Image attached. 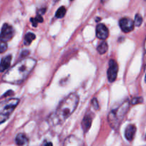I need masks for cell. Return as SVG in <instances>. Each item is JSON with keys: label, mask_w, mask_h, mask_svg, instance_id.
Masks as SVG:
<instances>
[{"label": "cell", "mask_w": 146, "mask_h": 146, "mask_svg": "<svg viewBox=\"0 0 146 146\" xmlns=\"http://www.w3.org/2000/svg\"><path fill=\"white\" fill-rule=\"evenodd\" d=\"M35 59L24 58L10 68L3 76V81L10 84H19L24 81L36 65Z\"/></svg>", "instance_id": "6da1fadb"}, {"label": "cell", "mask_w": 146, "mask_h": 146, "mask_svg": "<svg viewBox=\"0 0 146 146\" xmlns=\"http://www.w3.org/2000/svg\"><path fill=\"white\" fill-rule=\"evenodd\" d=\"M79 103V97L76 94H71L60 104L55 113L51 117L54 125L62 123L75 111Z\"/></svg>", "instance_id": "7a4b0ae2"}, {"label": "cell", "mask_w": 146, "mask_h": 146, "mask_svg": "<svg viewBox=\"0 0 146 146\" xmlns=\"http://www.w3.org/2000/svg\"><path fill=\"white\" fill-rule=\"evenodd\" d=\"M130 103L128 101H124L117 108L113 109L107 116L108 122L110 126L113 128H117L123 121L126 113L129 109Z\"/></svg>", "instance_id": "3957f363"}, {"label": "cell", "mask_w": 146, "mask_h": 146, "mask_svg": "<svg viewBox=\"0 0 146 146\" xmlns=\"http://www.w3.org/2000/svg\"><path fill=\"white\" fill-rule=\"evenodd\" d=\"M19 102V101L17 98H10L0 103V124L8 119Z\"/></svg>", "instance_id": "277c9868"}, {"label": "cell", "mask_w": 146, "mask_h": 146, "mask_svg": "<svg viewBox=\"0 0 146 146\" xmlns=\"http://www.w3.org/2000/svg\"><path fill=\"white\" fill-rule=\"evenodd\" d=\"M14 34V30L11 26L8 24H4L3 25L0 34V41L1 42H7L9 41Z\"/></svg>", "instance_id": "5b68a950"}, {"label": "cell", "mask_w": 146, "mask_h": 146, "mask_svg": "<svg viewBox=\"0 0 146 146\" xmlns=\"http://www.w3.org/2000/svg\"><path fill=\"white\" fill-rule=\"evenodd\" d=\"M118 66L115 61L111 59L109 62V68L107 70V78L110 82H113L117 78Z\"/></svg>", "instance_id": "8992f818"}, {"label": "cell", "mask_w": 146, "mask_h": 146, "mask_svg": "<svg viewBox=\"0 0 146 146\" xmlns=\"http://www.w3.org/2000/svg\"><path fill=\"white\" fill-rule=\"evenodd\" d=\"M119 24L122 31L125 33H129L132 31L134 29V21L130 18L125 17L122 18L119 21Z\"/></svg>", "instance_id": "52a82bcc"}, {"label": "cell", "mask_w": 146, "mask_h": 146, "mask_svg": "<svg viewBox=\"0 0 146 146\" xmlns=\"http://www.w3.org/2000/svg\"><path fill=\"white\" fill-rule=\"evenodd\" d=\"M96 36L100 39L104 40L108 37L109 31L105 25L102 24H100L97 26L96 28Z\"/></svg>", "instance_id": "ba28073f"}, {"label": "cell", "mask_w": 146, "mask_h": 146, "mask_svg": "<svg viewBox=\"0 0 146 146\" xmlns=\"http://www.w3.org/2000/svg\"><path fill=\"white\" fill-rule=\"evenodd\" d=\"M136 133V127L134 125H128L125 131V137L129 141H133Z\"/></svg>", "instance_id": "9c48e42d"}, {"label": "cell", "mask_w": 146, "mask_h": 146, "mask_svg": "<svg viewBox=\"0 0 146 146\" xmlns=\"http://www.w3.org/2000/svg\"><path fill=\"white\" fill-rule=\"evenodd\" d=\"M92 122V113H87L85 116L83 118L82 122V127L84 133L87 132L91 126Z\"/></svg>", "instance_id": "30bf717a"}, {"label": "cell", "mask_w": 146, "mask_h": 146, "mask_svg": "<svg viewBox=\"0 0 146 146\" xmlns=\"http://www.w3.org/2000/svg\"><path fill=\"white\" fill-rule=\"evenodd\" d=\"M11 61V56L8 55L1 59L0 63V72H4L8 69L10 66Z\"/></svg>", "instance_id": "8fae6325"}, {"label": "cell", "mask_w": 146, "mask_h": 146, "mask_svg": "<svg viewBox=\"0 0 146 146\" xmlns=\"http://www.w3.org/2000/svg\"><path fill=\"white\" fill-rule=\"evenodd\" d=\"M15 143L18 146H24L28 143V139L24 134L19 133L16 136Z\"/></svg>", "instance_id": "7c38bea8"}, {"label": "cell", "mask_w": 146, "mask_h": 146, "mask_svg": "<svg viewBox=\"0 0 146 146\" xmlns=\"http://www.w3.org/2000/svg\"><path fill=\"white\" fill-rule=\"evenodd\" d=\"M36 36L35 34H33V33H27V34L24 36V43L26 46H29L31 44V43L35 39Z\"/></svg>", "instance_id": "4fadbf2b"}, {"label": "cell", "mask_w": 146, "mask_h": 146, "mask_svg": "<svg viewBox=\"0 0 146 146\" xmlns=\"http://www.w3.org/2000/svg\"><path fill=\"white\" fill-rule=\"evenodd\" d=\"M107 49H108V46L107 44L106 43V41H103L99 44V46H97V51L100 53V54H104L107 52Z\"/></svg>", "instance_id": "5bb4252c"}, {"label": "cell", "mask_w": 146, "mask_h": 146, "mask_svg": "<svg viewBox=\"0 0 146 146\" xmlns=\"http://www.w3.org/2000/svg\"><path fill=\"white\" fill-rule=\"evenodd\" d=\"M66 14V9L64 7H61L57 9V12L55 14V17L57 19H61L64 17Z\"/></svg>", "instance_id": "9a60e30c"}, {"label": "cell", "mask_w": 146, "mask_h": 146, "mask_svg": "<svg viewBox=\"0 0 146 146\" xmlns=\"http://www.w3.org/2000/svg\"><path fill=\"white\" fill-rule=\"evenodd\" d=\"M142 23H143V17H141L140 14H137L135 15V17L134 24L136 27H140Z\"/></svg>", "instance_id": "2e32d148"}, {"label": "cell", "mask_w": 146, "mask_h": 146, "mask_svg": "<svg viewBox=\"0 0 146 146\" xmlns=\"http://www.w3.org/2000/svg\"><path fill=\"white\" fill-rule=\"evenodd\" d=\"M7 49V44L6 42L0 43V54L4 53Z\"/></svg>", "instance_id": "e0dca14e"}, {"label": "cell", "mask_w": 146, "mask_h": 146, "mask_svg": "<svg viewBox=\"0 0 146 146\" xmlns=\"http://www.w3.org/2000/svg\"><path fill=\"white\" fill-rule=\"evenodd\" d=\"M143 98H141V97L135 98L132 100L131 104H133V105H135V104H141V103H143Z\"/></svg>", "instance_id": "ac0fdd59"}, {"label": "cell", "mask_w": 146, "mask_h": 146, "mask_svg": "<svg viewBox=\"0 0 146 146\" xmlns=\"http://www.w3.org/2000/svg\"><path fill=\"white\" fill-rule=\"evenodd\" d=\"M92 104L93 107L95 110H99V104L98 101L96 98H93L92 101Z\"/></svg>", "instance_id": "d6986e66"}, {"label": "cell", "mask_w": 146, "mask_h": 146, "mask_svg": "<svg viewBox=\"0 0 146 146\" xmlns=\"http://www.w3.org/2000/svg\"><path fill=\"white\" fill-rule=\"evenodd\" d=\"M30 21H31V24H32V25L34 26V27H37V24H38V22L37 21V20H36L35 18H31V19H30Z\"/></svg>", "instance_id": "ffe728a7"}, {"label": "cell", "mask_w": 146, "mask_h": 146, "mask_svg": "<svg viewBox=\"0 0 146 146\" xmlns=\"http://www.w3.org/2000/svg\"><path fill=\"white\" fill-rule=\"evenodd\" d=\"M35 19L38 23H42L43 21V18L42 17L41 15H37V17H36Z\"/></svg>", "instance_id": "44dd1931"}, {"label": "cell", "mask_w": 146, "mask_h": 146, "mask_svg": "<svg viewBox=\"0 0 146 146\" xmlns=\"http://www.w3.org/2000/svg\"><path fill=\"white\" fill-rule=\"evenodd\" d=\"M44 146H52V143L51 142H47V141H45L44 143Z\"/></svg>", "instance_id": "7402d4cb"}, {"label": "cell", "mask_w": 146, "mask_h": 146, "mask_svg": "<svg viewBox=\"0 0 146 146\" xmlns=\"http://www.w3.org/2000/svg\"><path fill=\"white\" fill-rule=\"evenodd\" d=\"M145 61L146 62V40L145 42Z\"/></svg>", "instance_id": "603a6c76"}, {"label": "cell", "mask_w": 146, "mask_h": 146, "mask_svg": "<svg viewBox=\"0 0 146 146\" xmlns=\"http://www.w3.org/2000/svg\"><path fill=\"white\" fill-rule=\"evenodd\" d=\"M106 1H107V0H101V2L102 3H104Z\"/></svg>", "instance_id": "cb8c5ba5"}, {"label": "cell", "mask_w": 146, "mask_h": 146, "mask_svg": "<svg viewBox=\"0 0 146 146\" xmlns=\"http://www.w3.org/2000/svg\"><path fill=\"white\" fill-rule=\"evenodd\" d=\"M145 83H146V76H145Z\"/></svg>", "instance_id": "d4e9b609"}, {"label": "cell", "mask_w": 146, "mask_h": 146, "mask_svg": "<svg viewBox=\"0 0 146 146\" xmlns=\"http://www.w3.org/2000/svg\"><path fill=\"white\" fill-rule=\"evenodd\" d=\"M71 1H72V0H71Z\"/></svg>", "instance_id": "484cf974"}]
</instances>
